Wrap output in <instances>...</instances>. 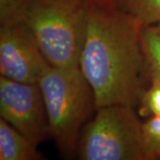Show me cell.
I'll list each match as a JSON object with an SVG mask.
<instances>
[{
  "mask_svg": "<svg viewBox=\"0 0 160 160\" xmlns=\"http://www.w3.org/2000/svg\"><path fill=\"white\" fill-rule=\"evenodd\" d=\"M141 29L118 7L89 6L79 69L92 89L96 109L139 104L146 71Z\"/></svg>",
  "mask_w": 160,
  "mask_h": 160,
  "instance_id": "6da1fadb",
  "label": "cell"
},
{
  "mask_svg": "<svg viewBox=\"0 0 160 160\" xmlns=\"http://www.w3.org/2000/svg\"><path fill=\"white\" fill-rule=\"evenodd\" d=\"M46 106L49 136L62 157L77 156L84 126L93 109L94 94L79 67L49 65L38 82Z\"/></svg>",
  "mask_w": 160,
  "mask_h": 160,
  "instance_id": "7a4b0ae2",
  "label": "cell"
},
{
  "mask_svg": "<svg viewBox=\"0 0 160 160\" xmlns=\"http://www.w3.org/2000/svg\"><path fill=\"white\" fill-rule=\"evenodd\" d=\"M88 10L86 0H32L19 22L34 35L51 66L78 68Z\"/></svg>",
  "mask_w": 160,
  "mask_h": 160,
  "instance_id": "3957f363",
  "label": "cell"
},
{
  "mask_svg": "<svg viewBox=\"0 0 160 160\" xmlns=\"http://www.w3.org/2000/svg\"><path fill=\"white\" fill-rule=\"evenodd\" d=\"M84 126L77 157L82 160H147L142 125L133 107L111 104L98 108Z\"/></svg>",
  "mask_w": 160,
  "mask_h": 160,
  "instance_id": "277c9868",
  "label": "cell"
},
{
  "mask_svg": "<svg viewBox=\"0 0 160 160\" xmlns=\"http://www.w3.org/2000/svg\"><path fill=\"white\" fill-rule=\"evenodd\" d=\"M0 116L37 145L50 137L38 84L18 82L1 76Z\"/></svg>",
  "mask_w": 160,
  "mask_h": 160,
  "instance_id": "5b68a950",
  "label": "cell"
},
{
  "mask_svg": "<svg viewBox=\"0 0 160 160\" xmlns=\"http://www.w3.org/2000/svg\"><path fill=\"white\" fill-rule=\"evenodd\" d=\"M50 64L38 41L22 22L1 24L0 74L9 79L38 84Z\"/></svg>",
  "mask_w": 160,
  "mask_h": 160,
  "instance_id": "8992f818",
  "label": "cell"
},
{
  "mask_svg": "<svg viewBox=\"0 0 160 160\" xmlns=\"http://www.w3.org/2000/svg\"><path fill=\"white\" fill-rule=\"evenodd\" d=\"M37 144L0 118V160H41Z\"/></svg>",
  "mask_w": 160,
  "mask_h": 160,
  "instance_id": "52a82bcc",
  "label": "cell"
},
{
  "mask_svg": "<svg viewBox=\"0 0 160 160\" xmlns=\"http://www.w3.org/2000/svg\"><path fill=\"white\" fill-rule=\"evenodd\" d=\"M141 43L149 78L160 80V22L142 27Z\"/></svg>",
  "mask_w": 160,
  "mask_h": 160,
  "instance_id": "ba28073f",
  "label": "cell"
},
{
  "mask_svg": "<svg viewBox=\"0 0 160 160\" xmlns=\"http://www.w3.org/2000/svg\"><path fill=\"white\" fill-rule=\"evenodd\" d=\"M117 7L142 27L160 22V0H118Z\"/></svg>",
  "mask_w": 160,
  "mask_h": 160,
  "instance_id": "9c48e42d",
  "label": "cell"
},
{
  "mask_svg": "<svg viewBox=\"0 0 160 160\" xmlns=\"http://www.w3.org/2000/svg\"><path fill=\"white\" fill-rule=\"evenodd\" d=\"M142 132L147 160L160 159V117H149L144 121Z\"/></svg>",
  "mask_w": 160,
  "mask_h": 160,
  "instance_id": "30bf717a",
  "label": "cell"
},
{
  "mask_svg": "<svg viewBox=\"0 0 160 160\" xmlns=\"http://www.w3.org/2000/svg\"><path fill=\"white\" fill-rule=\"evenodd\" d=\"M149 87L144 89L140 99V112L143 116L160 117V80L149 78Z\"/></svg>",
  "mask_w": 160,
  "mask_h": 160,
  "instance_id": "8fae6325",
  "label": "cell"
},
{
  "mask_svg": "<svg viewBox=\"0 0 160 160\" xmlns=\"http://www.w3.org/2000/svg\"><path fill=\"white\" fill-rule=\"evenodd\" d=\"M32 0H0L1 24L17 22Z\"/></svg>",
  "mask_w": 160,
  "mask_h": 160,
  "instance_id": "7c38bea8",
  "label": "cell"
},
{
  "mask_svg": "<svg viewBox=\"0 0 160 160\" xmlns=\"http://www.w3.org/2000/svg\"><path fill=\"white\" fill-rule=\"evenodd\" d=\"M88 5L91 6L104 7V8H112L117 7L118 0H86Z\"/></svg>",
  "mask_w": 160,
  "mask_h": 160,
  "instance_id": "4fadbf2b",
  "label": "cell"
}]
</instances>
